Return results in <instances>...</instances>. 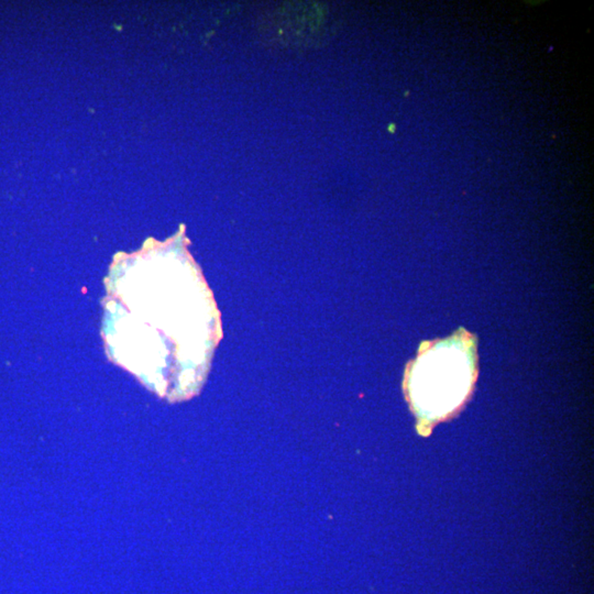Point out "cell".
I'll return each instance as SVG.
<instances>
[{"mask_svg":"<svg viewBox=\"0 0 594 594\" xmlns=\"http://www.w3.org/2000/svg\"><path fill=\"white\" fill-rule=\"evenodd\" d=\"M471 381L466 352L454 346L439 347L414 364L406 390L419 416L436 420L448 416L463 402Z\"/></svg>","mask_w":594,"mask_h":594,"instance_id":"cell-2","label":"cell"},{"mask_svg":"<svg viewBox=\"0 0 594 594\" xmlns=\"http://www.w3.org/2000/svg\"><path fill=\"white\" fill-rule=\"evenodd\" d=\"M184 235L117 254L106 277L109 359L170 402L196 395L223 338L220 313Z\"/></svg>","mask_w":594,"mask_h":594,"instance_id":"cell-1","label":"cell"}]
</instances>
